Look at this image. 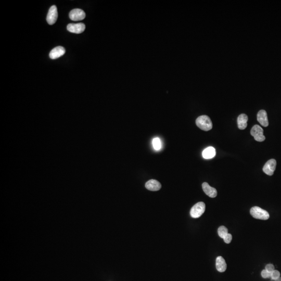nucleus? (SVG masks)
Segmentation results:
<instances>
[{"label":"nucleus","instance_id":"3","mask_svg":"<svg viewBox=\"0 0 281 281\" xmlns=\"http://www.w3.org/2000/svg\"><path fill=\"white\" fill-rule=\"evenodd\" d=\"M206 206L204 202H198L193 206L190 211V214L192 218H198L200 217L205 211Z\"/></svg>","mask_w":281,"mask_h":281},{"label":"nucleus","instance_id":"10","mask_svg":"<svg viewBox=\"0 0 281 281\" xmlns=\"http://www.w3.org/2000/svg\"><path fill=\"white\" fill-rule=\"evenodd\" d=\"M202 188L205 194L211 198H216L217 195V191L216 189L211 187L208 184V183H203Z\"/></svg>","mask_w":281,"mask_h":281},{"label":"nucleus","instance_id":"18","mask_svg":"<svg viewBox=\"0 0 281 281\" xmlns=\"http://www.w3.org/2000/svg\"><path fill=\"white\" fill-rule=\"evenodd\" d=\"M280 277V273L278 270H274L271 273V278L272 279L276 280Z\"/></svg>","mask_w":281,"mask_h":281},{"label":"nucleus","instance_id":"9","mask_svg":"<svg viewBox=\"0 0 281 281\" xmlns=\"http://www.w3.org/2000/svg\"><path fill=\"white\" fill-rule=\"evenodd\" d=\"M65 53V49L63 47H56L54 48L49 54V56L52 59H55L61 57Z\"/></svg>","mask_w":281,"mask_h":281},{"label":"nucleus","instance_id":"20","mask_svg":"<svg viewBox=\"0 0 281 281\" xmlns=\"http://www.w3.org/2000/svg\"><path fill=\"white\" fill-rule=\"evenodd\" d=\"M224 242L226 243V244H229V243H231V241L232 239V236L231 234H229L228 233L226 235L225 237H224Z\"/></svg>","mask_w":281,"mask_h":281},{"label":"nucleus","instance_id":"15","mask_svg":"<svg viewBox=\"0 0 281 281\" xmlns=\"http://www.w3.org/2000/svg\"><path fill=\"white\" fill-rule=\"evenodd\" d=\"M216 150L213 147H208L206 148L202 152V157L205 159H211L214 157L216 156Z\"/></svg>","mask_w":281,"mask_h":281},{"label":"nucleus","instance_id":"4","mask_svg":"<svg viewBox=\"0 0 281 281\" xmlns=\"http://www.w3.org/2000/svg\"><path fill=\"white\" fill-rule=\"evenodd\" d=\"M250 134L254 136L255 140L258 142H263L266 139L263 135V130L259 125H255L252 128L250 131Z\"/></svg>","mask_w":281,"mask_h":281},{"label":"nucleus","instance_id":"12","mask_svg":"<svg viewBox=\"0 0 281 281\" xmlns=\"http://www.w3.org/2000/svg\"><path fill=\"white\" fill-rule=\"evenodd\" d=\"M145 187L149 191H157L161 188V185L158 181L152 179L146 183Z\"/></svg>","mask_w":281,"mask_h":281},{"label":"nucleus","instance_id":"16","mask_svg":"<svg viewBox=\"0 0 281 281\" xmlns=\"http://www.w3.org/2000/svg\"><path fill=\"white\" fill-rule=\"evenodd\" d=\"M218 233L220 238H224V237L228 234V229L224 226H221L218 229Z\"/></svg>","mask_w":281,"mask_h":281},{"label":"nucleus","instance_id":"14","mask_svg":"<svg viewBox=\"0 0 281 281\" xmlns=\"http://www.w3.org/2000/svg\"><path fill=\"white\" fill-rule=\"evenodd\" d=\"M248 119L246 114H241L238 118V127L241 130L246 129L247 126V121Z\"/></svg>","mask_w":281,"mask_h":281},{"label":"nucleus","instance_id":"2","mask_svg":"<svg viewBox=\"0 0 281 281\" xmlns=\"http://www.w3.org/2000/svg\"><path fill=\"white\" fill-rule=\"evenodd\" d=\"M250 213L253 217L257 219L266 220L269 218V213L266 210L257 206L251 208Z\"/></svg>","mask_w":281,"mask_h":281},{"label":"nucleus","instance_id":"6","mask_svg":"<svg viewBox=\"0 0 281 281\" xmlns=\"http://www.w3.org/2000/svg\"><path fill=\"white\" fill-rule=\"evenodd\" d=\"M276 161L274 159H270L264 165L263 171L268 176H272L276 169Z\"/></svg>","mask_w":281,"mask_h":281},{"label":"nucleus","instance_id":"7","mask_svg":"<svg viewBox=\"0 0 281 281\" xmlns=\"http://www.w3.org/2000/svg\"><path fill=\"white\" fill-rule=\"evenodd\" d=\"M85 12L81 9H76L71 10L69 13V18L73 21H80L85 18Z\"/></svg>","mask_w":281,"mask_h":281},{"label":"nucleus","instance_id":"17","mask_svg":"<svg viewBox=\"0 0 281 281\" xmlns=\"http://www.w3.org/2000/svg\"><path fill=\"white\" fill-rule=\"evenodd\" d=\"M153 146L155 150H159L161 148V142L158 137H156L153 140Z\"/></svg>","mask_w":281,"mask_h":281},{"label":"nucleus","instance_id":"13","mask_svg":"<svg viewBox=\"0 0 281 281\" xmlns=\"http://www.w3.org/2000/svg\"><path fill=\"white\" fill-rule=\"evenodd\" d=\"M216 266L217 270L220 272H223L226 271V268H227V265L226 263V261L224 259V258L221 256H219L217 258Z\"/></svg>","mask_w":281,"mask_h":281},{"label":"nucleus","instance_id":"5","mask_svg":"<svg viewBox=\"0 0 281 281\" xmlns=\"http://www.w3.org/2000/svg\"><path fill=\"white\" fill-rule=\"evenodd\" d=\"M58 18L57 9L55 5L51 7L47 17V20L49 25H52L55 23Z\"/></svg>","mask_w":281,"mask_h":281},{"label":"nucleus","instance_id":"8","mask_svg":"<svg viewBox=\"0 0 281 281\" xmlns=\"http://www.w3.org/2000/svg\"><path fill=\"white\" fill-rule=\"evenodd\" d=\"M67 29L69 32L80 34L84 31L85 26L83 23H69L67 25Z\"/></svg>","mask_w":281,"mask_h":281},{"label":"nucleus","instance_id":"1","mask_svg":"<svg viewBox=\"0 0 281 281\" xmlns=\"http://www.w3.org/2000/svg\"><path fill=\"white\" fill-rule=\"evenodd\" d=\"M196 124L198 127L205 131L210 130L213 128V123L208 116L202 115L198 117Z\"/></svg>","mask_w":281,"mask_h":281},{"label":"nucleus","instance_id":"11","mask_svg":"<svg viewBox=\"0 0 281 281\" xmlns=\"http://www.w3.org/2000/svg\"><path fill=\"white\" fill-rule=\"evenodd\" d=\"M257 120L263 127H268L269 125V121L266 111L264 110H260L258 112L257 114Z\"/></svg>","mask_w":281,"mask_h":281},{"label":"nucleus","instance_id":"19","mask_svg":"<svg viewBox=\"0 0 281 281\" xmlns=\"http://www.w3.org/2000/svg\"><path fill=\"white\" fill-rule=\"evenodd\" d=\"M261 276L264 279L271 278V273L269 272L266 270H263L261 272Z\"/></svg>","mask_w":281,"mask_h":281},{"label":"nucleus","instance_id":"21","mask_svg":"<svg viewBox=\"0 0 281 281\" xmlns=\"http://www.w3.org/2000/svg\"><path fill=\"white\" fill-rule=\"evenodd\" d=\"M265 269L267 271H268L269 272H272L273 271L275 270V266L272 264H267Z\"/></svg>","mask_w":281,"mask_h":281},{"label":"nucleus","instance_id":"22","mask_svg":"<svg viewBox=\"0 0 281 281\" xmlns=\"http://www.w3.org/2000/svg\"><path fill=\"white\" fill-rule=\"evenodd\" d=\"M275 281H281V277H279V278H278V279H276V280H275Z\"/></svg>","mask_w":281,"mask_h":281}]
</instances>
